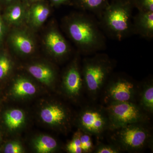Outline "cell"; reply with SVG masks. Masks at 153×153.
Here are the masks:
<instances>
[{"label": "cell", "instance_id": "12", "mask_svg": "<svg viewBox=\"0 0 153 153\" xmlns=\"http://www.w3.org/2000/svg\"><path fill=\"white\" fill-rule=\"evenodd\" d=\"M138 104L149 114L153 113V81L152 77L140 82Z\"/></svg>", "mask_w": 153, "mask_h": 153}, {"label": "cell", "instance_id": "16", "mask_svg": "<svg viewBox=\"0 0 153 153\" xmlns=\"http://www.w3.org/2000/svg\"><path fill=\"white\" fill-rule=\"evenodd\" d=\"M31 75L46 85H50L55 79V73L50 67L44 64L31 65L28 68Z\"/></svg>", "mask_w": 153, "mask_h": 153}, {"label": "cell", "instance_id": "8", "mask_svg": "<svg viewBox=\"0 0 153 153\" xmlns=\"http://www.w3.org/2000/svg\"><path fill=\"white\" fill-rule=\"evenodd\" d=\"M77 60H74L65 72L63 77V88L67 95L71 98L81 95L84 88L81 67Z\"/></svg>", "mask_w": 153, "mask_h": 153}, {"label": "cell", "instance_id": "21", "mask_svg": "<svg viewBox=\"0 0 153 153\" xmlns=\"http://www.w3.org/2000/svg\"><path fill=\"white\" fill-rule=\"evenodd\" d=\"M80 138L81 148L82 153H91L93 152L94 146L92 141V135L85 132L80 130Z\"/></svg>", "mask_w": 153, "mask_h": 153}, {"label": "cell", "instance_id": "28", "mask_svg": "<svg viewBox=\"0 0 153 153\" xmlns=\"http://www.w3.org/2000/svg\"><path fill=\"white\" fill-rule=\"evenodd\" d=\"M3 32H4V26H3L2 20L0 16V41L2 38Z\"/></svg>", "mask_w": 153, "mask_h": 153}, {"label": "cell", "instance_id": "2", "mask_svg": "<svg viewBox=\"0 0 153 153\" xmlns=\"http://www.w3.org/2000/svg\"><path fill=\"white\" fill-rule=\"evenodd\" d=\"M132 0H112L98 17L103 33L121 41L133 34Z\"/></svg>", "mask_w": 153, "mask_h": 153}, {"label": "cell", "instance_id": "29", "mask_svg": "<svg viewBox=\"0 0 153 153\" xmlns=\"http://www.w3.org/2000/svg\"><path fill=\"white\" fill-rule=\"evenodd\" d=\"M0 1H1L5 3V4H9L16 1H18V0H0Z\"/></svg>", "mask_w": 153, "mask_h": 153}, {"label": "cell", "instance_id": "9", "mask_svg": "<svg viewBox=\"0 0 153 153\" xmlns=\"http://www.w3.org/2000/svg\"><path fill=\"white\" fill-rule=\"evenodd\" d=\"M133 34H137L145 39L153 38V12H138L133 17Z\"/></svg>", "mask_w": 153, "mask_h": 153}, {"label": "cell", "instance_id": "19", "mask_svg": "<svg viewBox=\"0 0 153 153\" xmlns=\"http://www.w3.org/2000/svg\"><path fill=\"white\" fill-rule=\"evenodd\" d=\"M34 148L39 153H50L57 148V142L52 137L42 135L38 137L34 142Z\"/></svg>", "mask_w": 153, "mask_h": 153}, {"label": "cell", "instance_id": "30", "mask_svg": "<svg viewBox=\"0 0 153 153\" xmlns=\"http://www.w3.org/2000/svg\"><path fill=\"white\" fill-rule=\"evenodd\" d=\"M25 1L26 2H30L33 3L38 1H42V0H25Z\"/></svg>", "mask_w": 153, "mask_h": 153}, {"label": "cell", "instance_id": "23", "mask_svg": "<svg viewBox=\"0 0 153 153\" xmlns=\"http://www.w3.org/2000/svg\"><path fill=\"white\" fill-rule=\"evenodd\" d=\"M94 153H120L121 151L112 143L109 144L99 142L94 146Z\"/></svg>", "mask_w": 153, "mask_h": 153}, {"label": "cell", "instance_id": "26", "mask_svg": "<svg viewBox=\"0 0 153 153\" xmlns=\"http://www.w3.org/2000/svg\"><path fill=\"white\" fill-rule=\"evenodd\" d=\"M23 152L22 146L16 142L9 143L5 147L4 152L5 153H22Z\"/></svg>", "mask_w": 153, "mask_h": 153}, {"label": "cell", "instance_id": "3", "mask_svg": "<svg viewBox=\"0 0 153 153\" xmlns=\"http://www.w3.org/2000/svg\"><path fill=\"white\" fill-rule=\"evenodd\" d=\"M115 66L114 60L105 53L97 52L83 59L82 79L86 94L91 100L95 101L100 97Z\"/></svg>", "mask_w": 153, "mask_h": 153}, {"label": "cell", "instance_id": "27", "mask_svg": "<svg viewBox=\"0 0 153 153\" xmlns=\"http://www.w3.org/2000/svg\"><path fill=\"white\" fill-rule=\"evenodd\" d=\"M70 0H50L52 4L55 6H59L68 2Z\"/></svg>", "mask_w": 153, "mask_h": 153}, {"label": "cell", "instance_id": "1", "mask_svg": "<svg viewBox=\"0 0 153 153\" xmlns=\"http://www.w3.org/2000/svg\"><path fill=\"white\" fill-rule=\"evenodd\" d=\"M66 28L71 40L86 56L97 53L106 47V39L98 20L87 12L68 18Z\"/></svg>", "mask_w": 153, "mask_h": 153}, {"label": "cell", "instance_id": "13", "mask_svg": "<svg viewBox=\"0 0 153 153\" xmlns=\"http://www.w3.org/2000/svg\"><path fill=\"white\" fill-rule=\"evenodd\" d=\"M12 45L16 51L24 55H29L34 51L35 44L29 35L22 31H17L11 37Z\"/></svg>", "mask_w": 153, "mask_h": 153}, {"label": "cell", "instance_id": "10", "mask_svg": "<svg viewBox=\"0 0 153 153\" xmlns=\"http://www.w3.org/2000/svg\"><path fill=\"white\" fill-rule=\"evenodd\" d=\"M45 42L49 51L55 57L62 58L69 52L68 43L57 30H51L47 34Z\"/></svg>", "mask_w": 153, "mask_h": 153}, {"label": "cell", "instance_id": "11", "mask_svg": "<svg viewBox=\"0 0 153 153\" xmlns=\"http://www.w3.org/2000/svg\"><path fill=\"white\" fill-rule=\"evenodd\" d=\"M41 117L44 122L52 126H62L68 122L66 109L60 105H51L41 110Z\"/></svg>", "mask_w": 153, "mask_h": 153}, {"label": "cell", "instance_id": "6", "mask_svg": "<svg viewBox=\"0 0 153 153\" xmlns=\"http://www.w3.org/2000/svg\"><path fill=\"white\" fill-rule=\"evenodd\" d=\"M79 129L92 136L100 137L112 130L108 113L104 105H86L78 118Z\"/></svg>", "mask_w": 153, "mask_h": 153}, {"label": "cell", "instance_id": "24", "mask_svg": "<svg viewBox=\"0 0 153 153\" xmlns=\"http://www.w3.org/2000/svg\"><path fill=\"white\" fill-rule=\"evenodd\" d=\"M132 2L138 12H153V0H132Z\"/></svg>", "mask_w": 153, "mask_h": 153}, {"label": "cell", "instance_id": "14", "mask_svg": "<svg viewBox=\"0 0 153 153\" xmlns=\"http://www.w3.org/2000/svg\"><path fill=\"white\" fill-rule=\"evenodd\" d=\"M41 1L33 3L29 10L30 22L35 27H39L43 25L50 14L49 7Z\"/></svg>", "mask_w": 153, "mask_h": 153}, {"label": "cell", "instance_id": "7", "mask_svg": "<svg viewBox=\"0 0 153 153\" xmlns=\"http://www.w3.org/2000/svg\"><path fill=\"white\" fill-rule=\"evenodd\" d=\"M105 106L108 113L112 130L129 124L150 120V115L137 102H117Z\"/></svg>", "mask_w": 153, "mask_h": 153}, {"label": "cell", "instance_id": "18", "mask_svg": "<svg viewBox=\"0 0 153 153\" xmlns=\"http://www.w3.org/2000/svg\"><path fill=\"white\" fill-rule=\"evenodd\" d=\"M13 93L17 97H23L33 95L36 92V86L28 79L20 78L14 82Z\"/></svg>", "mask_w": 153, "mask_h": 153}, {"label": "cell", "instance_id": "17", "mask_svg": "<svg viewBox=\"0 0 153 153\" xmlns=\"http://www.w3.org/2000/svg\"><path fill=\"white\" fill-rule=\"evenodd\" d=\"M82 10L92 13L98 17L109 4V0H74Z\"/></svg>", "mask_w": 153, "mask_h": 153}, {"label": "cell", "instance_id": "4", "mask_svg": "<svg viewBox=\"0 0 153 153\" xmlns=\"http://www.w3.org/2000/svg\"><path fill=\"white\" fill-rule=\"evenodd\" d=\"M110 143L121 152H138L153 148V130L149 121L131 123L110 131Z\"/></svg>", "mask_w": 153, "mask_h": 153}, {"label": "cell", "instance_id": "22", "mask_svg": "<svg viewBox=\"0 0 153 153\" xmlns=\"http://www.w3.org/2000/svg\"><path fill=\"white\" fill-rule=\"evenodd\" d=\"M80 130L78 129L74 134L72 139L66 145V150L70 153H82L80 138Z\"/></svg>", "mask_w": 153, "mask_h": 153}, {"label": "cell", "instance_id": "5", "mask_svg": "<svg viewBox=\"0 0 153 153\" xmlns=\"http://www.w3.org/2000/svg\"><path fill=\"white\" fill-rule=\"evenodd\" d=\"M139 88L140 82L130 76L113 73L100 96L102 105L105 106L117 102H137Z\"/></svg>", "mask_w": 153, "mask_h": 153}, {"label": "cell", "instance_id": "15", "mask_svg": "<svg viewBox=\"0 0 153 153\" xmlns=\"http://www.w3.org/2000/svg\"><path fill=\"white\" fill-rule=\"evenodd\" d=\"M26 13L25 3L18 0L9 4L6 12V19L10 24L18 25L24 20Z\"/></svg>", "mask_w": 153, "mask_h": 153}, {"label": "cell", "instance_id": "25", "mask_svg": "<svg viewBox=\"0 0 153 153\" xmlns=\"http://www.w3.org/2000/svg\"><path fill=\"white\" fill-rule=\"evenodd\" d=\"M11 68L10 59L6 55H0V79H3L7 75Z\"/></svg>", "mask_w": 153, "mask_h": 153}, {"label": "cell", "instance_id": "20", "mask_svg": "<svg viewBox=\"0 0 153 153\" xmlns=\"http://www.w3.org/2000/svg\"><path fill=\"white\" fill-rule=\"evenodd\" d=\"M5 122L10 130L19 128L25 122V116L21 110L13 109L9 111L4 114Z\"/></svg>", "mask_w": 153, "mask_h": 153}]
</instances>
